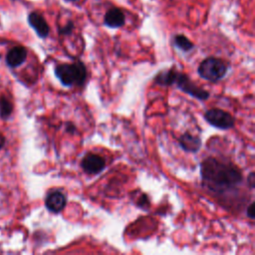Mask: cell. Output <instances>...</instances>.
Masks as SVG:
<instances>
[{
  "mask_svg": "<svg viewBox=\"0 0 255 255\" xmlns=\"http://www.w3.org/2000/svg\"><path fill=\"white\" fill-rule=\"evenodd\" d=\"M200 173L204 184L212 191H228L242 181L241 171L229 161L214 157L206 158L200 167Z\"/></svg>",
  "mask_w": 255,
  "mask_h": 255,
  "instance_id": "obj_1",
  "label": "cell"
},
{
  "mask_svg": "<svg viewBox=\"0 0 255 255\" xmlns=\"http://www.w3.org/2000/svg\"><path fill=\"white\" fill-rule=\"evenodd\" d=\"M154 82L160 86L176 85L182 92L198 100H206L209 97V93L207 91L196 86L187 75L179 73L176 70H168L158 73Z\"/></svg>",
  "mask_w": 255,
  "mask_h": 255,
  "instance_id": "obj_2",
  "label": "cell"
},
{
  "mask_svg": "<svg viewBox=\"0 0 255 255\" xmlns=\"http://www.w3.org/2000/svg\"><path fill=\"white\" fill-rule=\"evenodd\" d=\"M55 75L66 87L82 86L87 78V69L82 62L61 64L55 68Z\"/></svg>",
  "mask_w": 255,
  "mask_h": 255,
  "instance_id": "obj_3",
  "label": "cell"
},
{
  "mask_svg": "<svg viewBox=\"0 0 255 255\" xmlns=\"http://www.w3.org/2000/svg\"><path fill=\"white\" fill-rule=\"evenodd\" d=\"M197 71L202 79L215 83L225 76L227 65L220 59L209 57L199 64Z\"/></svg>",
  "mask_w": 255,
  "mask_h": 255,
  "instance_id": "obj_4",
  "label": "cell"
},
{
  "mask_svg": "<svg viewBox=\"0 0 255 255\" xmlns=\"http://www.w3.org/2000/svg\"><path fill=\"white\" fill-rule=\"evenodd\" d=\"M204 118L207 123L220 129H228L234 126V118L229 113L220 109L208 110Z\"/></svg>",
  "mask_w": 255,
  "mask_h": 255,
  "instance_id": "obj_5",
  "label": "cell"
},
{
  "mask_svg": "<svg viewBox=\"0 0 255 255\" xmlns=\"http://www.w3.org/2000/svg\"><path fill=\"white\" fill-rule=\"evenodd\" d=\"M81 166L88 174H98L105 169L106 161L98 154L89 153L82 159Z\"/></svg>",
  "mask_w": 255,
  "mask_h": 255,
  "instance_id": "obj_6",
  "label": "cell"
},
{
  "mask_svg": "<svg viewBox=\"0 0 255 255\" xmlns=\"http://www.w3.org/2000/svg\"><path fill=\"white\" fill-rule=\"evenodd\" d=\"M66 203V196L60 191L50 192L45 199V205L47 209L53 213L61 212L65 208Z\"/></svg>",
  "mask_w": 255,
  "mask_h": 255,
  "instance_id": "obj_7",
  "label": "cell"
},
{
  "mask_svg": "<svg viewBox=\"0 0 255 255\" xmlns=\"http://www.w3.org/2000/svg\"><path fill=\"white\" fill-rule=\"evenodd\" d=\"M28 22L40 38H46L49 35V25L41 14L37 12L30 13L28 16Z\"/></svg>",
  "mask_w": 255,
  "mask_h": 255,
  "instance_id": "obj_8",
  "label": "cell"
},
{
  "mask_svg": "<svg viewBox=\"0 0 255 255\" xmlns=\"http://www.w3.org/2000/svg\"><path fill=\"white\" fill-rule=\"evenodd\" d=\"M27 58V50L22 46L12 48L6 55V64L11 68H16L22 65Z\"/></svg>",
  "mask_w": 255,
  "mask_h": 255,
  "instance_id": "obj_9",
  "label": "cell"
},
{
  "mask_svg": "<svg viewBox=\"0 0 255 255\" xmlns=\"http://www.w3.org/2000/svg\"><path fill=\"white\" fill-rule=\"evenodd\" d=\"M126 22V17L124 12L119 8H112L110 9L104 19V23L106 26L110 28H120L124 26Z\"/></svg>",
  "mask_w": 255,
  "mask_h": 255,
  "instance_id": "obj_10",
  "label": "cell"
},
{
  "mask_svg": "<svg viewBox=\"0 0 255 255\" xmlns=\"http://www.w3.org/2000/svg\"><path fill=\"white\" fill-rule=\"evenodd\" d=\"M179 145L185 151L196 152L201 146V140L199 137L185 132L179 137Z\"/></svg>",
  "mask_w": 255,
  "mask_h": 255,
  "instance_id": "obj_11",
  "label": "cell"
},
{
  "mask_svg": "<svg viewBox=\"0 0 255 255\" xmlns=\"http://www.w3.org/2000/svg\"><path fill=\"white\" fill-rule=\"evenodd\" d=\"M13 111V106L11 102L6 98V97H1L0 98V117L3 120H6L10 117Z\"/></svg>",
  "mask_w": 255,
  "mask_h": 255,
  "instance_id": "obj_12",
  "label": "cell"
},
{
  "mask_svg": "<svg viewBox=\"0 0 255 255\" xmlns=\"http://www.w3.org/2000/svg\"><path fill=\"white\" fill-rule=\"evenodd\" d=\"M173 41H174V45H175L178 49H180V50H182V51H184V52L190 51V50L193 48L192 42H190V41L188 40V38H186L184 35H176V36L174 37Z\"/></svg>",
  "mask_w": 255,
  "mask_h": 255,
  "instance_id": "obj_13",
  "label": "cell"
},
{
  "mask_svg": "<svg viewBox=\"0 0 255 255\" xmlns=\"http://www.w3.org/2000/svg\"><path fill=\"white\" fill-rule=\"evenodd\" d=\"M73 28H74L73 23H72V22H69L66 26H64V27L60 30V33H61V34H64V35H68V34H70V33L72 32Z\"/></svg>",
  "mask_w": 255,
  "mask_h": 255,
  "instance_id": "obj_14",
  "label": "cell"
},
{
  "mask_svg": "<svg viewBox=\"0 0 255 255\" xmlns=\"http://www.w3.org/2000/svg\"><path fill=\"white\" fill-rule=\"evenodd\" d=\"M246 214H247V216H248L250 219H254V203H253V202L247 207Z\"/></svg>",
  "mask_w": 255,
  "mask_h": 255,
  "instance_id": "obj_15",
  "label": "cell"
},
{
  "mask_svg": "<svg viewBox=\"0 0 255 255\" xmlns=\"http://www.w3.org/2000/svg\"><path fill=\"white\" fill-rule=\"evenodd\" d=\"M255 175H254V173L253 172H251L250 173V175L248 176V183L250 184V186L253 188L254 187V183H255Z\"/></svg>",
  "mask_w": 255,
  "mask_h": 255,
  "instance_id": "obj_16",
  "label": "cell"
},
{
  "mask_svg": "<svg viewBox=\"0 0 255 255\" xmlns=\"http://www.w3.org/2000/svg\"><path fill=\"white\" fill-rule=\"evenodd\" d=\"M67 130L69 131V132H74L75 131V127H74V125H72L71 123H68V128H67Z\"/></svg>",
  "mask_w": 255,
  "mask_h": 255,
  "instance_id": "obj_17",
  "label": "cell"
},
{
  "mask_svg": "<svg viewBox=\"0 0 255 255\" xmlns=\"http://www.w3.org/2000/svg\"><path fill=\"white\" fill-rule=\"evenodd\" d=\"M4 143H5V137H4L3 134L0 132V149L4 146Z\"/></svg>",
  "mask_w": 255,
  "mask_h": 255,
  "instance_id": "obj_18",
  "label": "cell"
},
{
  "mask_svg": "<svg viewBox=\"0 0 255 255\" xmlns=\"http://www.w3.org/2000/svg\"><path fill=\"white\" fill-rule=\"evenodd\" d=\"M67 1H77V0H67Z\"/></svg>",
  "mask_w": 255,
  "mask_h": 255,
  "instance_id": "obj_19",
  "label": "cell"
}]
</instances>
